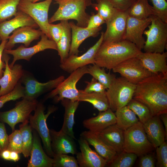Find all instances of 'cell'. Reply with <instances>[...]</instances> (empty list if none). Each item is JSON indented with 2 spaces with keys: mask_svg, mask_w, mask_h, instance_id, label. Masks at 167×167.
<instances>
[{
  "mask_svg": "<svg viewBox=\"0 0 167 167\" xmlns=\"http://www.w3.org/2000/svg\"><path fill=\"white\" fill-rule=\"evenodd\" d=\"M133 98L146 105L153 116L167 113V73L153 74L139 83Z\"/></svg>",
  "mask_w": 167,
  "mask_h": 167,
  "instance_id": "1",
  "label": "cell"
},
{
  "mask_svg": "<svg viewBox=\"0 0 167 167\" xmlns=\"http://www.w3.org/2000/svg\"><path fill=\"white\" fill-rule=\"evenodd\" d=\"M141 52L134 44L126 40L103 42L96 54L95 64L101 67L112 70L124 61L137 57Z\"/></svg>",
  "mask_w": 167,
  "mask_h": 167,
  "instance_id": "2",
  "label": "cell"
},
{
  "mask_svg": "<svg viewBox=\"0 0 167 167\" xmlns=\"http://www.w3.org/2000/svg\"><path fill=\"white\" fill-rule=\"evenodd\" d=\"M58 7L49 20L52 23L58 21L74 19L78 26L86 27L90 16L86 8L92 4L91 0H55Z\"/></svg>",
  "mask_w": 167,
  "mask_h": 167,
  "instance_id": "3",
  "label": "cell"
},
{
  "mask_svg": "<svg viewBox=\"0 0 167 167\" xmlns=\"http://www.w3.org/2000/svg\"><path fill=\"white\" fill-rule=\"evenodd\" d=\"M136 85L122 77H115L105 91L109 108L115 112L126 105L133 98Z\"/></svg>",
  "mask_w": 167,
  "mask_h": 167,
  "instance_id": "4",
  "label": "cell"
},
{
  "mask_svg": "<svg viewBox=\"0 0 167 167\" xmlns=\"http://www.w3.org/2000/svg\"><path fill=\"white\" fill-rule=\"evenodd\" d=\"M154 148L139 121L124 130V151L140 156L149 153Z\"/></svg>",
  "mask_w": 167,
  "mask_h": 167,
  "instance_id": "5",
  "label": "cell"
},
{
  "mask_svg": "<svg viewBox=\"0 0 167 167\" xmlns=\"http://www.w3.org/2000/svg\"><path fill=\"white\" fill-rule=\"evenodd\" d=\"M151 21L143 34L146 36L143 49L145 52L162 53L167 42V23L156 15L151 16Z\"/></svg>",
  "mask_w": 167,
  "mask_h": 167,
  "instance_id": "6",
  "label": "cell"
},
{
  "mask_svg": "<svg viewBox=\"0 0 167 167\" xmlns=\"http://www.w3.org/2000/svg\"><path fill=\"white\" fill-rule=\"evenodd\" d=\"M87 68V66H84L71 73L47 95L45 99L54 98L56 102L64 99L77 101L79 92L76 88V84L84 75L88 74Z\"/></svg>",
  "mask_w": 167,
  "mask_h": 167,
  "instance_id": "7",
  "label": "cell"
},
{
  "mask_svg": "<svg viewBox=\"0 0 167 167\" xmlns=\"http://www.w3.org/2000/svg\"><path fill=\"white\" fill-rule=\"evenodd\" d=\"M53 0H45L33 2L30 0H21L17 6L18 11L30 17L40 28V30L51 40L48 31V12Z\"/></svg>",
  "mask_w": 167,
  "mask_h": 167,
  "instance_id": "8",
  "label": "cell"
},
{
  "mask_svg": "<svg viewBox=\"0 0 167 167\" xmlns=\"http://www.w3.org/2000/svg\"><path fill=\"white\" fill-rule=\"evenodd\" d=\"M45 107L41 102H38L34 110L33 115L31 114L29 123L32 129L35 130L41 138L46 154L53 158L54 153L51 146L49 129L46 120L49 115L55 111L56 108L54 106L49 107L46 114L45 113Z\"/></svg>",
  "mask_w": 167,
  "mask_h": 167,
  "instance_id": "9",
  "label": "cell"
},
{
  "mask_svg": "<svg viewBox=\"0 0 167 167\" xmlns=\"http://www.w3.org/2000/svg\"><path fill=\"white\" fill-rule=\"evenodd\" d=\"M38 102L36 100L23 98L13 109L0 112V121L8 124L13 131L18 123L29 122L31 113L35 109Z\"/></svg>",
  "mask_w": 167,
  "mask_h": 167,
  "instance_id": "10",
  "label": "cell"
},
{
  "mask_svg": "<svg viewBox=\"0 0 167 167\" xmlns=\"http://www.w3.org/2000/svg\"><path fill=\"white\" fill-rule=\"evenodd\" d=\"M64 79V76L62 75L46 82L41 83L31 73L24 71L20 80L24 86V95L23 98L36 100L40 96L54 89Z\"/></svg>",
  "mask_w": 167,
  "mask_h": 167,
  "instance_id": "11",
  "label": "cell"
},
{
  "mask_svg": "<svg viewBox=\"0 0 167 167\" xmlns=\"http://www.w3.org/2000/svg\"><path fill=\"white\" fill-rule=\"evenodd\" d=\"M112 70L113 72L119 74L121 77L136 85L153 75L145 68L137 57L124 61Z\"/></svg>",
  "mask_w": 167,
  "mask_h": 167,
  "instance_id": "12",
  "label": "cell"
},
{
  "mask_svg": "<svg viewBox=\"0 0 167 167\" xmlns=\"http://www.w3.org/2000/svg\"><path fill=\"white\" fill-rule=\"evenodd\" d=\"M49 49L57 50V44L43 33L41 36L40 41L32 46L26 47L21 45L15 49H4L3 53L11 54L13 56L12 62L9 64L10 67L12 68L17 60L24 59L29 61L35 54Z\"/></svg>",
  "mask_w": 167,
  "mask_h": 167,
  "instance_id": "13",
  "label": "cell"
},
{
  "mask_svg": "<svg viewBox=\"0 0 167 167\" xmlns=\"http://www.w3.org/2000/svg\"><path fill=\"white\" fill-rule=\"evenodd\" d=\"M151 16L140 19L128 15L125 31L122 40L134 44L140 50L143 49L145 40L143 36L145 29L150 24Z\"/></svg>",
  "mask_w": 167,
  "mask_h": 167,
  "instance_id": "14",
  "label": "cell"
},
{
  "mask_svg": "<svg viewBox=\"0 0 167 167\" xmlns=\"http://www.w3.org/2000/svg\"><path fill=\"white\" fill-rule=\"evenodd\" d=\"M10 57L8 54H3L2 59L5 63V70L0 78V96L11 92L20 81L24 72L22 66L15 64L12 68L9 65Z\"/></svg>",
  "mask_w": 167,
  "mask_h": 167,
  "instance_id": "15",
  "label": "cell"
},
{
  "mask_svg": "<svg viewBox=\"0 0 167 167\" xmlns=\"http://www.w3.org/2000/svg\"><path fill=\"white\" fill-rule=\"evenodd\" d=\"M104 32L97 42L85 53L80 56L75 55L69 56L60 66L63 71L69 73L80 67L89 64H95L96 54L103 42Z\"/></svg>",
  "mask_w": 167,
  "mask_h": 167,
  "instance_id": "16",
  "label": "cell"
},
{
  "mask_svg": "<svg viewBox=\"0 0 167 167\" xmlns=\"http://www.w3.org/2000/svg\"><path fill=\"white\" fill-rule=\"evenodd\" d=\"M128 15L127 11L117 9L106 22V29L103 34V42H115L122 40Z\"/></svg>",
  "mask_w": 167,
  "mask_h": 167,
  "instance_id": "17",
  "label": "cell"
},
{
  "mask_svg": "<svg viewBox=\"0 0 167 167\" xmlns=\"http://www.w3.org/2000/svg\"><path fill=\"white\" fill-rule=\"evenodd\" d=\"M78 142L80 152L76 154L79 167H104L107 161L96 151L92 150L84 139L80 136Z\"/></svg>",
  "mask_w": 167,
  "mask_h": 167,
  "instance_id": "18",
  "label": "cell"
},
{
  "mask_svg": "<svg viewBox=\"0 0 167 167\" xmlns=\"http://www.w3.org/2000/svg\"><path fill=\"white\" fill-rule=\"evenodd\" d=\"M51 146L54 154H76L77 148L74 139L61 130H49Z\"/></svg>",
  "mask_w": 167,
  "mask_h": 167,
  "instance_id": "19",
  "label": "cell"
},
{
  "mask_svg": "<svg viewBox=\"0 0 167 167\" xmlns=\"http://www.w3.org/2000/svg\"><path fill=\"white\" fill-rule=\"evenodd\" d=\"M30 26L38 27L34 21L29 16L18 11L14 18L0 22V38L1 41L7 40L10 35L20 27Z\"/></svg>",
  "mask_w": 167,
  "mask_h": 167,
  "instance_id": "20",
  "label": "cell"
},
{
  "mask_svg": "<svg viewBox=\"0 0 167 167\" xmlns=\"http://www.w3.org/2000/svg\"><path fill=\"white\" fill-rule=\"evenodd\" d=\"M12 33L8 38L5 49H12L18 43H22L25 47H28L32 41L38 39L44 33L40 30L30 26L20 27Z\"/></svg>",
  "mask_w": 167,
  "mask_h": 167,
  "instance_id": "21",
  "label": "cell"
},
{
  "mask_svg": "<svg viewBox=\"0 0 167 167\" xmlns=\"http://www.w3.org/2000/svg\"><path fill=\"white\" fill-rule=\"evenodd\" d=\"M143 66L153 74L167 73V52H142L137 56Z\"/></svg>",
  "mask_w": 167,
  "mask_h": 167,
  "instance_id": "22",
  "label": "cell"
},
{
  "mask_svg": "<svg viewBox=\"0 0 167 167\" xmlns=\"http://www.w3.org/2000/svg\"><path fill=\"white\" fill-rule=\"evenodd\" d=\"M33 143L28 167H53V159L44 151L40 136L34 130H32Z\"/></svg>",
  "mask_w": 167,
  "mask_h": 167,
  "instance_id": "23",
  "label": "cell"
},
{
  "mask_svg": "<svg viewBox=\"0 0 167 167\" xmlns=\"http://www.w3.org/2000/svg\"><path fill=\"white\" fill-rule=\"evenodd\" d=\"M143 125L149 141L154 148L161 145L167 139L159 116H153Z\"/></svg>",
  "mask_w": 167,
  "mask_h": 167,
  "instance_id": "24",
  "label": "cell"
},
{
  "mask_svg": "<svg viewBox=\"0 0 167 167\" xmlns=\"http://www.w3.org/2000/svg\"><path fill=\"white\" fill-rule=\"evenodd\" d=\"M69 24L71 30V40L69 56L78 55L79 47L82 43L90 37H95L99 33L102 27L90 29L76 25L73 22H70Z\"/></svg>",
  "mask_w": 167,
  "mask_h": 167,
  "instance_id": "25",
  "label": "cell"
},
{
  "mask_svg": "<svg viewBox=\"0 0 167 167\" xmlns=\"http://www.w3.org/2000/svg\"><path fill=\"white\" fill-rule=\"evenodd\" d=\"M116 122L115 113L109 108L105 111L100 112L96 117L84 120L83 124L89 131L98 133Z\"/></svg>",
  "mask_w": 167,
  "mask_h": 167,
  "instance_id": "26",
  "label": "cell"
},
{
  "mask_svg": "<svg viewBox=\"0 0 167 167\" xmlns=\"http://www.w3.org/2000/svg\"><path fill=\"white\" fill-rule=\"evenodd\" d=\"M97 133L100 138L117 153L123 151L124 130L116 124Z\"/></svg>",
  "mask_w": 167,
  "mask_h": 167,
  "instance_id": "27",
  "label": "cell"
},
{
  "mask_svg": "<svg viewBox=\"0 0 167 167\" xmlns=\"http://www.w3.org/2000/svg\"><path fill=\"white\" fill-rule=\"evenodd\" d=\"M80 136L94 148L96 151L107 161V164L117 154L100 138L96 133L89 130L84 131L80 134Z\"/></svg>",
  "mask_w": 167,
  "mask_h": 167,
  "instance_id": "28",
  "label": "cell"
},
{
  "mask_svg": "<svg viewBox=\"0 0 167 167\" xmlns=\"http://www.w3.org/2000/svg\"><path fill=\"white\" fill-rule=\"evenodd\" d=\"M61 101L65 109L63 122L61 130L74 139H75L73 130L75 124L74 116L79 101L67 99H64Z\"/></svg>",
  "mask_w": 167,
  "mask_h": 167,
  "instance_id": "29",
  "label": "cell"
},
{
  "mask_svg": "<svg viewBox=\"0 0 167 167\" xmlns=\"http://www.w3.org/2000/svg\"><path fill=\"white\" fill-rule=\"evenodd\" d=\"M79 92L78 101L89 102L99 112L104 111L109 108L105 91L89 93L84 92L82 90H79Z\"/></svg>",
  "mask_w": 167,
  "mask_h": 167,
  "instance_id": "30",
  "label": "cell"
},
{
  "mask_svg": "<svg viewBox=\"0 0 167 167\" xmlns=\"http://www.w3.org/2000/svg\"><path fill=\"white\" fill-rule=\"evenodd\" d=\"M62 26V32L59 41L57 43V51L60 57L61 64L68 57L71 40V29L67 20L60 22Z\"/></svg>",
  "mask_w": 167,
  "mask_h": 167,
  "instance_id": "31",
  "label": "cell"
},
{
  "mask_svg": "<svg viewBox=\"0 0 167 167\" xmlns=\"http://www.w3.org/2000/svg\"><path fill=\"white\" fill-rule=\"evenodd\" d=\"M148 0H136L127 10L129 15L140 19H147L156 13Z\"/></svg>",
  "mask_w": 167,
  "mask_h": 167,
  "instance_id": "32",
  "label": "cell"
},
{
  "mask_svg": "<svg viewBox=\"0 0 167 167\" xmlns=\"http://www.w3.org/2000/svg\"><path fill=\"white\" fill-rule=\"evenodd\" d=\"M115 113L116 119V124L123 130L130 127L139 121L136 115L127 105L118 109Z\"/></svg>",
  "mask_w": 167,
  "mask_h": 167,
  "instance_id": "33",
  "label": "cell"
},
{
  "mask_svg": "<svg viewBox=\"0 0 167 167\" xmlns=\"http://www.w3.org/2000/svg\"><path fill=\"white\" fill-rule=\"evenodd\" d=\"M87 70L88 74L103 84L107 89L110 87L113 80L116 77L113 74L106 73L104 68L101 67L95 64L88 66Z\"/></svg>",
  "mask_w": 167,
  "mask_h": 167,
  "instance_id": "34",
  "label": "cell"
},
{
  "mask_svg": "<svg viewBox=\"0 0 167 167\" xmlns=\"http://www.w3.org/2000/svg\"><path fill=\"white\" fill-rule=\"evenodd\" d=\"M23 143L22 153L25 157L30 156L33 143V129L29 122L23 123L19 126Z\"/></svg>",
  "mask_w": 167,
  "mask_h": 167,
  "instance_id": "35",
  "label": "cell"
},
{
  "mask_svg": "<svg viewBox=\"0 0 167 167\" xmlns=\"http://www.w3.org/2000/svg\"><path fill=\"white\" fill-rule=\"evenodd\" d=\"M139 118L143 124L153 116L149 108L141 102L133 98L126 105Z\"/></svg>",
  "mask_w": 167,
  "mask_h": 167,
  "instance_id": "36",
  "label": "cell"
},
{
  "mask_svg": "<svg viewBox=\"0 0 167 167\" xmlns=\"http://www.w3.org/2000/svg\"><path fill=\"white\" fill-rule=\"evenodd\" d=\"M138 156L135 154L124 151L117 153L107 166L110 167H131L134 164Z\"/></svg>",
  "mask_w": 167,
  "mask_h": 167,
  "instance_id": "37",
  "label": "cell"
},
{
  "mask_svg": "<svg viewBox=\"0 0 167 167\" xmlns=\"http://www.w3.org/2000/svg\"><path fill=\"white\" fill-rule=\"evenodd\" d=\"M21 0H0V22L10 19L17 14Z\"/></svg>",
  "mask_w": 167,
  "mask_h": 167,
  "instance_id": "38",
  "label": "cell"
},
{
  "mask_svg": "<svg viewBox=\"0 0 167 167\" xmlns=\"http://www.w3.org/2000/svg\"><path fill=\"white\" fill-rule=\"evenodd\" d=\"M92 5L105 23L112 17L117 10L111 0H101L97 4Z\"/></svg>",
  "mask_w": 167,
  "mask_h": 167,
  "instance_id": "39",
  "label": "cell"
},
{
  "mask_svg": "<svg viewBox=\"0 0 167 167\" xmlns=\"http://www.w3.org/2000/svg\"><path fill=\"white\" fill-rule=\"evenodd\" d=\"M53 167H79L76 159L66 154H54Z\"/></svg>",
  "mask_w": 167,
  "mask_h": 167,
  "instance_id": "40",
  "label": "cell"
},
{
  "mask_svg": "<svg viewBox=\"0 0 167 167\" xmlns=\"http://www.w3.org/2000/svg\"><path fill=\"white\" fill-rule=\"evenodd\" d=\"M24 95V87L20 81L11 92L0 96V109L7 102L23 98Z\"/></svg>",
  "mask_w": 167,
  "mask_h": 167,
  "instance_id": "41",
  "label": "cell"
},
{
  "mask_svg": "<svg viewBox=\"0 0 167 167\" xmlns=\"http://www.w3.org/2000/svg\"><path fill=\"white\" fill-rule=\"evenodd\" d=\"M7 149L10 151L22 153L23 143L20 131L15 130L8 136V143Z\"/></svg>",
  "mask_w": 167,
  "mask_h": 167,
  "instance_id": "42",
  "label": "cell"
},
{
  "mask_svg": "<svg viewBox=\"0 0 167 167\" xmlns=\"http://www.w3.org/2000/svg\"><path fill=\"white\" fill-rule=\"evenodd\" d=\"M156 16L167 23V2L166 0H151Z\"/></svg>",
  "mask_w": 167,
  "mask_h": 167,
  "instance_id": "43",
  "label": "cell"
},
{
  "mask_svg": "<svg viewBox=\"0 0 167 167\" xmlns=\"http://www.w3.org/2000/svg\"><path fill=\"white\" fill-rule=\"evenodd\" d=\"M156 148L157 166L167 167V144L166 142L165 141Z\"/></svg>",
  "mask_w": 167,
  "mask_h": 167,
  "instance_id": "44",
  "label": "cell"
},
{
  "mask_svg": "<svg viewBox=\"0 0 167 167\" xmlns=\"http://www.w3.org/2000/svg\"><path fill=\"white\" fill-rule=\"evenodd\" d=\"M87 85L83 92L85 93L100 92L105 91L106 88L96 79L92 78L90 82H85Z\"/></svg>",
  "mask_w": 167,
  "mask_h": 167,
  "instance_id": "45",
  "label": "cell"
},
{
  "mask_svg": "<svg viewBox=\"0 0 167 167\" xmlns=\"http://www.w3.org/2000/svg\"><path fill=\"white\" fill-rule=\"evenodd\" d=\"M62 23L57 24L49 23L48 26V31L52 40L57 44L61 36L62 32Z\"/></svg>",
  "mask_w": 167,
  "mask_h": 167,
  "instance_id": "46",
  "label": "cell"
},
{
  "mask_svg": "<svg viewBox=\"0 0 167 167\" xmlns=\"http://www.w3.org/2000/svg\"><path fill=\"white\" fill-rule=\"evenodd\" d=\"M8 136L4 124L0 121V153L2 151L7 149Z\"/></svg>",
  "mask_w": 167,
  "mask_h": 167,
  "instance_id": "47",
  "label": "cell"
},
{
  "mask_svg": "<svg viewBox=\"0 0 167 167\" xmlns=\"http://www.w3.org/2000/svg\"><path fill=\"white\" fill-rule=\"evenodd\" d=\"M105 23V21L97 13L90 16L86 28L92 29L98 28L102 24Z\"/></svg>",
  "mask_w": 167,
  "mask_h": 167,
  "instance_id": "48",
  "label": "cell"
},
{
  "mask_svg": "<svg viewBox=\"0 0 167 167\" xmlns=\"http://www.w3.org/2000/svg\"><path fill=\"white\" fill-rule=\"evenodd\" d=\"M114 7L122 11H126L136 0H111Z\"/></svg>",
  "mask_w": 167,
  "mask_h": 167,
  "instance_id": "49",
  "label": "cell"
},
{
  "mask_svg": "<svg viewBox=\"0 0 167 167\" xmlns=\"http://www.w3.org/2000/svg\"><path fill=\"white\" fill-rule=\"evenodd\" d=\"M155 159L152 155L148 153L142 156L139 164L140 167H154Z\"/></svg>",
  "mask_w": 167,
  "mask_h": 167,
  "instance_id": "50",
  "label": "cell"
},
{
  "mask_svg": "<svg viewBox=\"0 0 167 167\" xmlns=\"http://www.w3.org/2000/svg\"><path fill=\"white\" fill-rule=\"evenodd\" d=\"M7 40L2 41L0 44V78L2 76L3 69L5 68V63L3 60L2 56Z\"/></svg>",
  "mask_w": 167,
  "mask_h": 167,
  "instance_id": "51",
  "label": "cell"
},
{
  "mask_svg": "<svg viewBox=\"0 0 167 167\" xmlns=\"http://www.w3.org/2000/svg\"><path fill=\"white\" fill-rule=\"evenodd\" d=\"M10 152L7 149L2 151L0 153V158L6 161H10Z\"/></svg>",
  "mask_w": 167,
  "mask_h": 167,
  "instance_id": "52",
  "label": "cell"
},
{
  "mask_svg": "<svg viewBox=\"0 0 167 167\" xmlns=\"http://www.w3.org/2000/svg\"><path fill=\"white\" fill-rule=\"evenodd\" d=\"M20 159L19 153L16 152L11 151L10 156V161L14 162L18 161Z\"/></svg>",
  "mask_w": 167,
  "mask_h": 167,
  "instance_id": "53",
  "label": "cell"
},
{
  "mask_svg": "<svg viewBox=\"0 0 167 167\" xmlns=\"http://www.w3.org/2000/svg\"><path fill=\"white\" fill-rule=\"evenodd\" d=\"M159 116L164 125L165 132L167 135V113H162Z\"/></svg>",
  "mask_w": 167,
  "mask_h": 167,
  "instance_id": "54",
  "label": "cell"
},
{
  "mask_svg": "<svg viewBox=\"0 0 167 167\" xmlns=\"http://www.w3.org/2000/svg\"><path fill=\"white\" fill-rule=\"evenodd\" d=\"M31 1L33 2H36L37 1H39L41 0H30Z\"/></svg>",
  "mask_w": 167,
  "mask_h": 167,
  "instance_id": "55",
  "label": "cell"
},
{
  "mask_svg": "<svg viewBox=\"0 0 167 167\" xmlns=\"http://www.w3.org/2000/svg\"><path fill=\"white\" fill-rule=\"evenodd\" d=\"M100 0H96L97 2H99Z\"/></svg>",
  "mask_w": 167,
  "mask_h": 167,
  "instance_id": "56",
  "label": "cell"
},
{
  "mask_svg": "<svg viewBox=\"0 0 167 167\" xmlns=\"http://www.w3.org/2000/svg\"><path fill=\"white\" fill-rule=\"evenodd\" d=\"M0 41H1V40L0 38Z\"/></svg>",
  "mask_w": 167,
  "mask_h": 167,
  "instance_id": "57",
  "label": "cell"
},
{
  "mask_svg": "<svg viewBox=\"0 0 167 167\" xmlns=\"http://www.w3.org/2000/svg\"></svg>",
  "mask_w": 167,
  "mask_h": 167,
  "instance_id": "58",
  "label": "cell"
},
{
  "mask_svg": "<svg viewBox=\"0 0 167 167\" xmlns=\"http://www.w3.org/2000/svg\"></svg>",
  "mask_w": 167,
  "mask_h": 167,
  "instance_id": "59",
  "label": "cell"
}]
</instances>
